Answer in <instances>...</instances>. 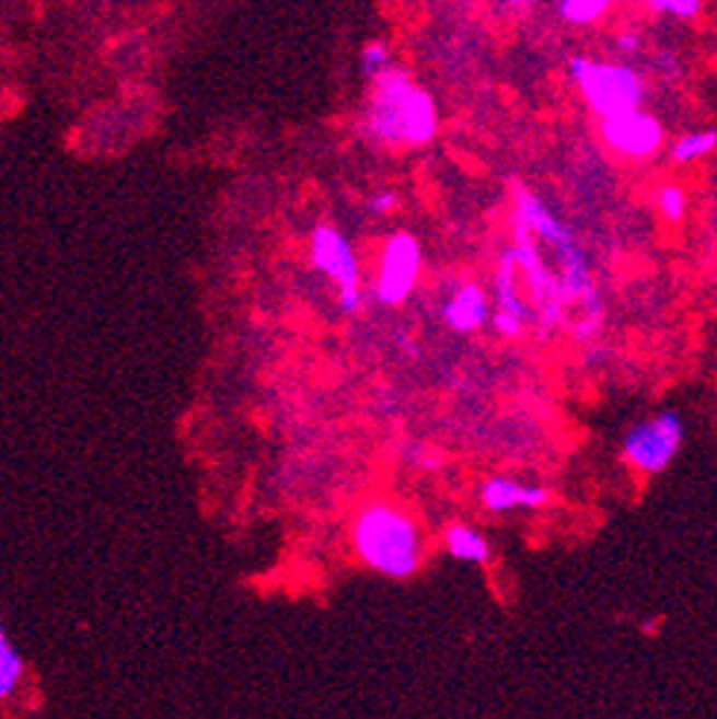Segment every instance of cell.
Here are the masks:
<instances>
[{"label": "cell", "mask_w": 717, "mask_h": 719, "mask_svg": "<svg viewBox=\"0 0 717 719\" xmlns=\"http://www.w3.org/2000/svg\"><path fill=\"white\" fill-rule=\"evenodd\" d=\"M440 132V112L430 91L413 82L398 65H390L372 80L369 106L363 112V135L381 147H425Z\"/></svg>", "instance_id": "1"}, {"label": "cell", "mask_w": 717, "mask_h": 719, "mask_svg": "<svg viewBox=\"0 0 717 719\" xmlns=\"http://www.w3.org/2000/svg\"><path fill=\"white\" fill-rule=\"evenodd\" d=\"M351 542L367 568L390 579H410L425 559L419 524L393 503H369L355 518Z\"/></svg>", "instance_id": "2"}, {"label": "cell", "mask_w": 717, "mask_h": 719, "mask_svg": "<svg viewBox=\"0 0 717 719\" xmlns=\"http://www.w3.org/2000/svg\"><path fill=\"white\" fill-rule=\"evenodd\" d=\"M574 85L583 94L586 106L598 117L621 115L629 108H641L647 97L641 73L627 62H606L589 56H571L568 62Z\"/></svg>", "instance_id": "3"}, {"label": "cell", "mask_w": 717, "mask_h": 719, "mask_svg": "<svg viewBox=\"0 0 717 719\" xmlns=\"http://www.w3.org/2000/svg\"><path fill=\"white\" fill-rule=\"evenodd\" d=\"M682 442H685V421L676 409H664L629 427L621 451L629 468L654 477L671 468V462L682 451Z\"/></svg>", "instance_id": "4"}, {"label": "cell", "mask_w": 717, "mask_h": 719, "mask_svg": "<svg viewBox=\"0 0 717 719\" xmlns=\"http://www.w3.org/2000/svg\"><path fill=\"white\" fill-rule=\"evenodd\" d=\"M512 260H516V269L524 276V285H528L530 302L536 308V322H539V334L542 337H551L565 320V299L563 290H559V278L556 272L545 264L542 252H539V240L530 234L524 225L516 222V243H512Z\"/></svg>", "instance_id": "5"}, {"label": "cell", "mask_w": 717, "mask_h": 719, "mask_svg": "<svg viewBox=\"0 0 717 719\" xmlns=\"http://www.w3.org/2000/svg\"><path fill=\"white\" fill-rule=\"evenodd\" d=\"M311 264L323 272L334 287H337V299H340L343 313H358L363 304V293H360V260L355 255V246L349 237L334 225H316L311 234Z\"/></svg>", "instance_id": "6"}, {"label": "cell", "mask_w": 717, "mask_h": 719, "mask_svg": "<svg viewBox=\"0 0 717 719\" xmlns=\"http://www.w3.org/2000/svg\"><path fill=\"white\" fill-rule=\"evenodd\" d=\"M421 272V246L419 240L407 231H395L384 243L381 264H378L375 299L386 308H398L410 299Z\"/></svg>", "instance_id": "7"}, {"label": "cell", "mask_w": 717, "mask_h": 719, "mask_svg": "<svg viewBox=\"0 0 717 719\" xmlns=\"http://www.w3.org/2000/svg\"><path fill=\"white\" fill-rule=\"evenodd\" d=\"M601 138L610 150L627 159H654L662 150L664 129L659 117L645 108H629L621 115L601 117Z\"/></svg>", "instance_id": "8"}, {"label": "cell", "mask_w": 717, "mask_h": 719, "mask_svg": "<svg viewBox=\"0 0 717 719\" xmlns=\"http://www.w3.org/2000/svg\"><path fill=\"white\" fill-rule=\"evenodd\" d=\"M489 320H493V328L507 339L521 337L530 322V308L516 281V260L510 250L501 255V267L495 276V311L489 313Z\"/></svg>", "instance_id": "9"}, {"label": "cell", "mask_w": 717, "mask_h": 719, "mask_svg": "<svg viewBox=\"0 0 717 719\" xmlns=\"http://www.w3.org/2000/svg\"><path fill=\"white\" fill-rule=\"evenodd\" d=\"M547 489L542 486H528V483H516L510 477H493L486 479L481 489V500L493 515H507V512H519V509H539L547 503Z\"/></svg>", "instance_id": "10"}, {"label": "cell", "mask_w": 717, "mask_h": 719, "mask_svg": "<svg viewBox=\"0 0 717 719\" xmlns=\"http://www.w3.org/2000/svg\"><path fill=\"white\" fill-rule=\"evenodd\" d=\"M489 295L481 285H463L442 308V320L454 334H475L489 322Z\"/></svg>", "instance_id": "11"}, {"label": "cell", "mask_w": 717, "mask_h": 719, "mask_svg": "<svg viewBox=\"0 0 717 719\" xmlns=\"http://www.w3.org/2000/svg\"><path fill=\"white\" fill-rule=\"evenodd\" d=\"M442 544L449 550L451 559L466 561V565H486L489 556H493V547L486 542V535L481 530L469 524H451L442 535Z\"/></svg>", "instance_id": "12"}, {"label": "cell", "mask_w": 717, "mask_h": 719, "mask_svg": "<svg viewBox=\"0 0 717 719\" xmlns=\"http://www.w3.org/2000/svg\"><path fill=\"white\" fill-rule=\"evenodd\" d=\"M21 679H24V658L12 647L7 629L0 623V699H10L21 687Z\"/></svg>", "instance_id": "13"}, {"label": "cell", "mask_w": 717, "mask_h": 719, "mask_svg": "<svg viewBox=\"0 0 717 719\" xmlns=\"http://www.w3.org/2000/svg\"><path fill=\"white\" fill-rule=\"evenodd\" d=\"M717 147L715 129H697V132L682 135L680 141L671 147L673 164H694V161L712 155Z\"/></svg>", "instance_id": "14"}, {"label": "cell", "mask_w": 717, "mask_h": 719, "mask_svg": "<svg viewBox=\"0 0 717 719\" xmlns=\"http://www.w3.org/2000/svg\"><path fill=\"white\" fill-rule=\"evenodd\" d=\"M615 0H559V15L571 27H589L612 10Z\"/></svg>", "instance_id": "15"}, {"label": "cell", "mask_w": 717, "mask_h": 719, "mask_svg": "<svg viewBox=\"0 0 717 719\" xmlns=\"http://www.w3.org/2000/svg\"><path fill=\"white\" fill-rule=\"evenodd\" d=\"M393 62V47L384 38H375V42H369L363 50H360V73L367 77L369 82L375 80L378 73H384Z\"/></svg>", "instance_id": "16"}, {"label": "cell", "mask_w": 717, "mask_h": 719, "mask_svg": "<svg viewBox=\"0 0 717 719\" xmlns=\"http://www.w3.org/2000/svg\"><path fill=\"white\" fill-rule=\"evenodd\" d=\"M656 208L662 213L664 220L680 222L689 211V196L682 190L680 185H664L659 187V194H656Z\"/></svg>", "instance_id": "17"}, {"label": "cell", "mask_w": 717, "mask_h": 719, "mask_svg": "<svg viewBox=\"0 0 717 719\" xmlns=\"http://www.w3.org/2000/svg\"><path fill=\"white\" fill-rule=\"evenodd\" d=\"M647 10H654L656 15L694 21L703 12V0H647Z\"/></svg>", "instance_id": "18"}, {"label": "cell", "mask_w": 717, "mask_h": 719, "mask_svg": "<svg viewBox=\"0 0 717 719\" xmlns=\"http://www.w3.org/2000/svg\"><path fill=\"white\" fill-rule=\"evenodd\" d=\"M398 208V196L393 190H378V194L369 196V211L375 213V217H386V213H393Z\"/></svg>", "instance_id": "19"}, {"label": "cell", "mask_w": 717, "mask_h": 719, "mask_svg": "<svg viewBox=\"0 0 717 719\" xmlns=\"http://www.w3.org/2000/svg\"><path fill=\"white\" fill-rule=\"evenodd\" d=\"M641 33H636V30H627V33H621L618 36V50L624 56H636L638 50H641Z\"/></svg>", "instance_id": "20"}, {"label": "cell", "mask_w": 717, "mask_h": 719, "mask_svg": "<svg viewBox=\"0 0 717 719\" xmlns=\"http://www.w3.org/2000/svg\"><path fill=\"white\" fill-rule=\"evenodd\" d=\"M656 62L662 65V68H659V71H664V73H668V77H676V73H680V62H676V56H673V54L659 56V59H656Z\"/></svg>", "instance_id": "21"}, {"label": "cell", "mask_w": 717, "mask_h": 719, "mask_svg": "<svg viewBox=\"0 0 717 719\" xmlns=\"http://www.w3.org/2000/svg\"><path fill=\"white\" fill-rule=\"evenodd\" d=\"M530 7V0H501V10H507V12H521V10H528Z\"/></svg>", "instance_id": "22"}]
</instances>
